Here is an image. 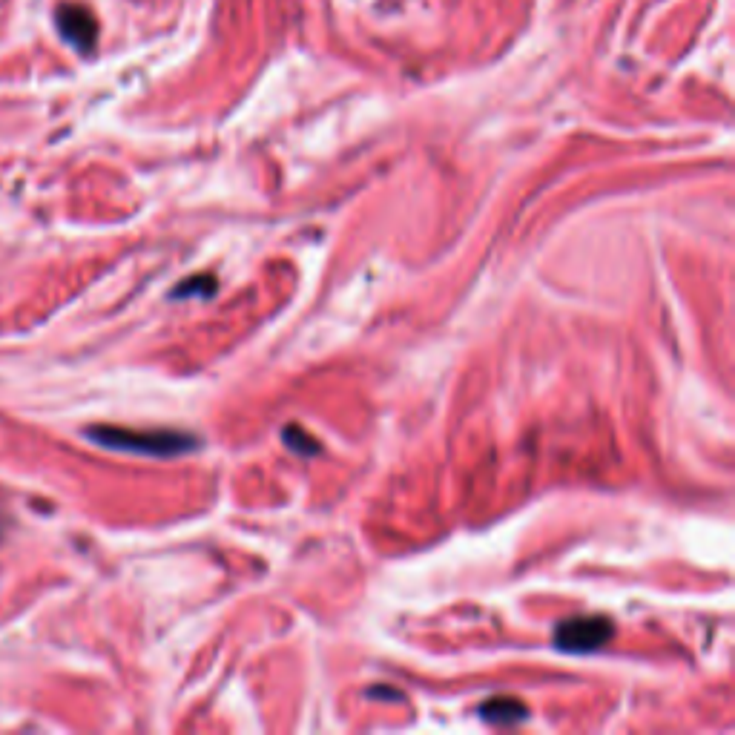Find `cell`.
I'll list each match as a JSON object with an SVG mask.
<instances>
[{
	"mask_svg": "<svg viewBox=\"0 0 735 735\" xmlns=\"http://www.w3.org/2000/svg\"><path fill=\"white\" fill-rule=\"evenodd\" d=\"M95 446L121 451V454H138V457H156L170 460L199 448V440L187 431L176 428H127V425H92L87 428Z\"/></svg>",
	"mask_w": 735,
	"mask_h": 735,
	"instance_id": "1",
	"label": "cell"
},
{
	"mask_svg": "<svg viewBox=\"0 0 735 735\" xmlns=\"http://www.w3.org/2000/svg\"><path fill=\"white\" fill-rule=\"evenodd\" d=\"M615 638V624L603 615H583L569 618L555 629V649L569 655H589L598 652Z\"/></svg>",
	"mask_w": 735,
	"mask_h": 735,
	"instance_id": "2",
	"label": "cell"
},
{
	"mask_svg": "<svg viewBox=\"0 0 735 735\" xmlns=\"http://www.w3.org/2000/svg\"><path fill=\"white\" fill-rule=\"evenodd\" d=\"M58 23H61V32L69 44H75L78 49H90L92 41H95V21L84 6H64L58 15Z\"/></svg>",
	"mask_w": 735,
	"mask_h": 735,
	"instance_id": "3",
	"label": "cell"
},
{
	"mask_svg": "<svg viewBox=\"0 0 735 735\" xmlns=\"http://www.w3.org/2000/svg\"><path fill=\"white\" fill-rule=\"evenodd\" d=\"M480 718H486L489 724H500V727L506 724V727H512V724L526 721V718H529V710H526V704L517 701V698L497 695V698H489V701L480 707Z\"/></svg>",
	"mask_w": 735,
	"mask_h": 735,
	"instance_id": "4",
	"label": "cell"
},
{
	"mask_svg": "<svg viewBox=\"0 0 735 735\" xmlns=\"http://www.w3.org/2000/svg\"><path fill=\"white\" fill-rule=\"evenodd\" d=\"M199 293L201 299H207V296H213L216 293V279L210 276V273H199V276H193L190 282H181L179 288L173 290V299H187V296H196Z\"/></svg>",
	"mask_w": 735,
	"mask_h": 735,
	"instance_id": "5",
	"label": "cell"
},
{
	"mask_svg": "<svg viewBox=\"0 0 735 735\" xmlns=\"http://www.w3.org/2000/svg\"><path fill=\"white\" fill-rule=\"evenodd\" d=\"M282 437H285V443H288L293 451H299V454H305V457H311V454L319 451V443L308 440V434H305L302 428H296V425H288V428L282 431Z\"/></svg>",
	"mask_w": 735,
	"mask_h": 735,
	"instance_id": "6",
	"label": "cell"
}]
</instances>
